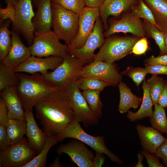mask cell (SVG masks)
Masks as SVG:
<instances>
[{
  "mask_svg": "<svg viewBox=\"0 0 167 167\" xmlns=\"http://www.w3.org/2000/svg\"><path fill=\"white\" fill-rule=\"evenodd\" d=\"M37 118L48 136L56 135L75 119L67 94L57 88L34 106Z\"/></svg>",
  "mask_w": 167,
  "mask_h": 167,
  "instance_id": "6da1fadb",
  "label": "cell"
},
{
  "mask_svg": "<svg viewBox=\"0 0 167 167\" xmlns=\"http://www.w3.org/2000/svg\"><path fill=\"white\" fill-rule=\"evenodd\" d=\"M16 74L19 79L17 91L25 111H32L36 104L58 88L40 73Z\"/></svg>",
  "mask_w": 167,
  "mask_h": 167,
  "instance_id": "7a4b0ae2",
  "label": "cell"
},
{
  "mask_svg": "<svg viewBox=\"0 0 167 167\" xmlns=\"http://www.w3.org/2000/svg\"><path fill=\"white\" fill-rule=\"evenodd\" d=\"M79 123L75 119L60 131L56 135L58 142L67 138L79 140L90 147L96 152L106 155L112 161L119 164L122 163V161L107 147L103 136H94L89 135L83 129Z\"/></svg>",
  "mask_w": 167,
  "mask_h": 167,
  "instance_id": "3957f363",
  "label": "cell"
},
{
  "mask_svg": "<svg viewBox=\"0 0 167 167\" xmlns=\"http://www.w3.org/2000/svg\"><path fill=\"white\" fill-rule=\"evenodd\" d=\"M53 31L66 45H69L77 33L79 15L60 5L51 2Z\"/></svg>",
  "mask_w": 167,
  "mask_h": 167,
  "instance_id": "277c9868",
  "label": "cell"
},
{
  "mask_svg": "<svg viewBox=\"0 0 167 167\" xmlns=\"http://www.w3.org/2000/svg\"><path fill=\"white\" fill-rule=\"evenodd\" d=\"M63 58L62 62L56 69L43 75L56 87L62 89H64L68 85L76 81L79 71L89 62L68 53Z\"/></svg>",
  "mask_w": 167,
  "mask_h": 167,
  "instance_id": "5b68a950",
  "label": "cell"
},
{
  "mask_svg": "<svg viewBox=\"0 0 167 167\" xmlns=\"http://www.w3.org/2000/svg\"><path fill=\"white\" fill-rule=\"evenodd\" d=\"M140 38L136 36L107 37L99 52L94 54L93 59L113 64L130 53Z\"/></svg>",
  "mask_w": 167,
  "mask_h": 167,
  "instance_id": "8992f818",
  "label": "cell"
},
{
  "mask_svg": "<svg viewBox=\"0 0 167 167\" xmlns=\"http://www.w3.org/2000/svg\"><path fill=\"white\" fill-rule=\"evenodd\" d=\"M64 89L69 97L75 120L82 122L85 127L97 124L102 114L95 113L90 109L77 86L76 81L68 85Z\"/></svg>",
  "mask_w": 167,
  "mask_h": 167,
  "instance_id": "52a82bcc",
  "label": "cell"
},
{
  "mask_svg": "<svg viewBox=\"0 0 167 167\" xmlns=\"http://www.w3.org/2000/svg\"><path fill=\"white\" fill-rule=\"evenodd\" d=\"M59 40L51 30L35 36L32 43L29 47L31 55L39 57H64L68 54V46L61 43Z\"/></svg>",
  "mask_w": 167,
  "mask_h": 167,
  "instance_id": "ba28073f",
  "label": "cell"
},
{
  "mask_svg": "<svg viewBox=\"0 0 167 167\" xmlns=\"http://www.w3.org/2000/svg\"><path fill=\"white\" fill-rule=\"evenodd\" d=\"M30 146L28 139L24 137L7 149L0 150V167H24L37 155Z\"/></svg>",
  "mask_w": 167,
  "mask_h": 167,
  "instance_id": "9c48e42d",
  "label": "cell"
},
{
  "mask_svg": "<svg viewBox=\"0 0 167 167\" xmlns=\"http://www.w3.org/2000/svg\"><path fill=\"white\" fill-rule=\"evenodd\" d=\"M15 16L12 22L13 31L23 35L29 45L35 38L32 19L35 13L32 0H19L14 6Z\"/></svg>",
  "mask_w": 167,
  "mask_h": 167,
  "instance_id": "30bf717a",
  "label": "cell"
},
{
  "mask_svg": "<svg viewBox=\"0 0 167 167\" xmlns=\"http://www.w3.org/2000/svg\"><path fill=\"white\" fill-rule=\"evenodd\" d=\"M85 78L108 82L115 86L122 81V76L113 63L94 60L90 64L85 65L79 72L78 79Z\"/></svg>",
  "mask_w": 167,
  "mask_h": 167,
  "instance_id": "8fae6325",
  "label": "cell"
},
{
  "mask_svg": "<svg viewBox=\"0 0 167 167\" xmlns=\"http://www.w3.org/2000/svg\"><path fill=\"white\" fill-rule=\"evenodd\" d=\"M99 16V8L87 6L85 7L79 15V28L77 35L72 41L67 45V50L79 49L84 45L93 31L96 20Z\"/></svg>",
  "mask_w": 167,
  "mask_h": 167,
  "instance_id": "7c38bea8",
  "label": "cell"
},
{
  "mask_svg": "<svg viewBox=\"0 0 167 167\" xmlns=\"http://www.w3.org/2000/svg\"><path fill=\"white\" fill-rule=\"evenodd\" d=\"M103 31L102 22L99 16L96 20L93 31L84 45L79 49L67 50L68 53L88 61L93 59L95 50L101 47L105 40Z\"/></svg>",
  "mask_w": 167,
  "mask_h": 167,
  "instance_id": "4fadbf2b",
  "label": "cell"
},
{
  "mask_svg": "<svg viewBox=\"0 0 167 167\" xmlns=\"http://www.w3.org/2000/svg\"><path fill=\"white\" fill-rule=\"evenodd\" d=\"M76 140L61 144L57 148V153L60 155L66 154L71 161L79 167H92L94 154L84 143Z\"/></svg>",
  "mask_w": 167,
  "mask_h": 167,
  "instance_id": "5bb4252c",
  "label": "cell"
},
{
  "mask_svg": "<svg viewBox=\"0 0 167 167\" xmlns=\"http://www.w3.org/2000/svg\"><path fill=\"white\" fill-rule=\"evenodd\" d=\"M119 32L131 33L139 38L146 35L143 22L131 13L125 15L120 19L113 20L109 24V28L103 34L105 37H107Z\"/></svg>",
  "mask_w": 167,
  "mask_h": 167,
  "instance_id": "9a60e30c",
  "label": "cell"
},
{
  "mask_svg": "<svg viewBox=\"0 0 167 167\" xmlns=\"http://www.w3.org/2000/svg\"><path fill=\"white\" fill-rule=\"evenodd\" d=\"M63 58L51 56L42 58L31 55L14 71L15 73L25 72L33 74L40 73L45 75L51 70L54 71L62 62Z\"/></svg>",
  "mask_w": 167,
  "mask_h": 167,
  "instance_id": "2e32d148",
  "label": "cell"
},
{
  "mask_svg": "<svg viewBox=\"0 0 167 167\" xmlns=\"http://www.w3.org/2000/svg\"><path fill=\"white\" fill-rule=\"evenodd\" d=\"M12 45L7 55L1 62L6 67L14 71L31 55L29 47L23 43L19 34L11 31Z\"/></svg>",
  "mask_w": 167,
  "mask_h": 167,
  "instance_id": "e0dca14e",
  "label": "cell"
},
{
  "mask_svg": "<svg viewBox=\"0 0 167 167\" xmlns=\"http://www.w3.org/2000/svg\"><path fill=\"white\" fill-rule=\"evenodd\" d=\"M51 0H41L32 19L35 36L51 30L52 25Z\"/></svg>",
  "mask_w": 167,
  "mask_h": 167,
  "instance_id": "ac0fdd59",
  "label": "cell"
},
{
  "mask_svg": "<svg viewBox=\"0 0 167 167\" xmlns=\"http://www.w3.org/2000/svg\"><path fill=\"white\" fill-rule=\"evenodd\" d=\"M143 150L154 154L166 138L153 127L138 125L136 127Z\"/></svg>",
  "mask_w": 167,
  "mask_h": 167,
  "instance_id": "d6986e66",
  "label": "cell"
},
{
  "mask_svg": "<svg viewBox=\"0 0 167 167\" xmlns=\"http://www.w3.org/2000/svg\"><path fill=\"white\" fill-rule=\"evenodd\" d=\"M26 121V135L31 147L37 153L44 147L47 136L38 126L34 117L32 111H25Z\"/></svg>",
  "mask_w": 167,
  "mask_h": 167,
  "instance_id": "ffe728a7",
  "label": "cell"
},
{
  "mask_svg": "<svg viewBox=\"0 0 167 167\" xmlns=\"http://www.w3.org/2000/svg\"><path fill=\"white\" fill-rule=\"evenodd\" d=\"M0 94L7 107L8 118L26 120L25 111L16 87L6 88L0 92Z\"/></svg>",
  "mask_w": 167,
  "mask_h": 167,
  "instance_id": "44dd1931",
  "label": "cell"
},
{
  "mask_svg": "<svg viewBox=\"0 0 167 167\" xmlns=\"http://www.w3.org/2000/svg\"><path fill=\"white\" fill-rule=\"evenodd\" d=\"M135 2V0H105L99 9L100 16L105 30L109 28L107 20L110 15L119 16Z\"/></svg>",
  "mask_w": 167,
  "mask_h": 167,
  "instance_id": "7402d4cb",
  "label": "cell"
},
{
  "mask_svg": "<svg viewBox=\"0 0 167 167\" xmlns=\"http://www.w3.org/2000/svg\"><path fill=\"white\" fill-rule=\"evenodd\" d=\"M153 15L156 27L167 33V0H143Z\"/></svg>",
  "mask_w": 167,
  "mask_h": 167,
  "instance_id": "603a6c76",
  "label": "cell"
},
{
  "mask_svg": "<svg viewBox=\"0 0 167 167\" xmlns=\"http://www.w3.org/2000/svg\"><path fill=\"white\" fill-rule=\"evenodd\" d=\"M142 88L143 96L141 106L136 112L128 111L127 117L131 122L141 120L147 117H150L153 115V105L150 94L149 88L145 79L143 81Z\"/></svg>",
  "mask_w": 167,
  "mask_h": 167,
  "instance_id": "cb8c5ba5",
  "label": "cell"
},
{
  "mask_svg": "<svg viewBox=\"0 0 167 167\" xmlns=\"http://www.w3.org/2000/svg\"><path fill=\"white\" fill-rule=\"evenodd\" d=\"M118 85L120 93L118 112L122 114L127 112L131 108L137 109L142 102V98L134 95L123 82L121 81Z\"/></svg>",
  "mask_w": 167,
  "mask_h": 167,
  "instance_id": "d4e9b609",
  "label": "cell"
},
{
  "mask_svg": "<svg viewBox=\"0 0 167 167\" xmlns=\"http://www.w3.org/2000/svg\"><path fill=\"white\" fill-rule=\"evenodd\" d=\"M26 120L8 119L5 126L11 145L18 142L24 137L26 134Z\"/></svg>",
  "mask_w": 167,
  "mask_h": 167,
  "instance_id": "484cf974",
  "label": "cell"
},
{
  "mask_svg": "<svg viewBox=\"0 0 167 167\" xmlns=\"http://www.w3.org/2000/svg\"><path fill=\"white\" fill-rule=\"evenodd\" d=\"M58 142L56 135L47 137L46 142L41 151L30 161L24 167H45L46 166L47 157L51 148Z\"/></svg>",
  "mask_w": 167,
  "mask_h": 167,
  "instance_id": "4316f807",
  "label": "cell"
},
{
  "mask_svg": "<svg viewBox=\"0 0 167 167\" xmlns=\"http://www.w3.org/2000/svg\"><path fill=\"white\" fill-rule=\"evenodd\" d=\"M143 25L146 34L154 39L160 50L159 55L167 54L164 33L150 22L143 19Z\"/></svg>",
  "mask_w": 167,
  "mask_h": 167,
  "instance_id": "83f0119b",
  "label": "cell"
},
{
  "mask_svg": "<svg viewBox=\"0 0 167 167\" xmlns=\"http://www.w3.org/2000/svg\"><path fill=\"white\" fill-rule=\"evenodd\" d=\"M152 116L149 118L152 127L167 135V118L164 108L158 104L154 105Z\"/></svg>",
  "mask_w": 167,
  "mask_h": 167,
  "instance_id": "f1b7e54d",
  "label": "cell"
},
{
  "mask_svg": "<svg viewBox=\"0 0 167 167\" xmlns=\"http://www.w3.org/2000/svg\"><path fill=\"white\" fill-rule=\"evenodd\" d=\"M19 79L16 73L5 66L1 63L0 64V92L4 89L17 86Z\"/></svg>",
  "mask_w": 167,
  "mask_h": 167,
  "instance_id": "f546056e",
  "label": "cell"
},
{
  "mask_svg": "<svg viewBox=\"0 0 167 167\" xmlns=\"http://www.w3.org/2000/svg\"><path fill=\"white\" fill-rule=\"evenodd\" d=\"M166 81L162 77L153 75L148 78L147 82L149 92L153 105L157 104L158 101Z\"/></svg>",
  "mask_w": 167,
  "mask_h": 167,
  "instance_id": "4dcf8cb0",
  "label": "cell"
},
{
  "mask_svg": "<svg viewBox=\"0 0 167 167\" xmlns=\"http://www.w3.org/2000/svg\"><path fill=\"white\" fill-rule=\"evenodd\" d=\"M78 87L80 89L84 90H99L102 91L108 86H112L109 82L94 78H81L76 80Z\"/></svg>",
  "mask_w": 167,
  "mask_h": 167,
  "instance_id": "1f68e13d",
  "label": "cell"
},
{
  "mask_svg": "<svg viewBox=\"0 0 167 167\" xmlns=\"http://www.w3.org/2000/svg\"><path fill=\"white\" fill-rule=\"evenodd\" d=\"M101 92L99 90H84L82 92L90 109L98 114H102L103 107L100 98Z\"/></svg>",
  "mask_w": 167,
  "mask_h": 167,
  "instance_id": "d6a6232c",
  "label": "cell"
},
{
  "mask_svg": "<svg viewBox=\"0 0 167 167\" xmlns=\"http://www.w3.org/2000/svg\"><path fill=\"white\" fill-rule=\"evenodd\" d=\"M11 31L7 26L0 28V61L1 62L8 53L12 46Z\"/></svg>",
  "mask_w": 167,
  "mask_h": 167,
  "instance_id": "836d02e7",
  "label": "cell"
},
{
  "mask_svg": "<svg viewBox=\"0 0 167 167\" xmlns=\"http://www.w3.org/2000/svg\"><path fill=\"white\" fill-rule=\"evenodd\" d=\"M131 10V13L134 16L140 19L142 18L156 26L152 12L143 0H139L138 6H132Z\"/></svg>",
  "mask_w": 167,
  "mask_h": 167,
  "instance_id": "e575fe53",
  "label": "cell"
},
{
  "mask_svg": "<svg viewBox=\"0 0 167 167\" xmlns=\"http://www.w3.org/2000/svg\"><path fill=\"white\" fill-rule=\"evenodd\" d=\"M122 75L127 76L132 79L135 85L139 87L140 84L145 79L148 74L146 68L127 67L120 73Z\"/></svg>",
  "mask_w": 167,
  "mask_h": 167,
  "instance_id": "d590c367",
  "label": "cell"
},
{
  "mask_svg": "<svg viewBox=\"0 0 167 167\" xmlns=\"http://www.w3.org/2000/svg\"><path fill=\"white\" fill-rule=\"evenodd\" d=\"M51 2L79 15L86 6L84 0H51Z\"/></svg>",
  "mask_w": 167,
  "mask_h": 167,
  "instance_id": "8d00e7d4",
  "label": "cell"
},
{
  "mask_svg": "<svg viewBox=\"0 0 167 167\" xmlns=\"http://www.w3.org/2000/svg\"><path fill=\"white\" fill-rule=\"evenodd\" d=\"M149 49L148 43L145 37L140 38L136 43L130 53L139 55L145 54Z\"/></svg>",
  "mask_w": 167,
  "mask_h": 167,
  "instance_id": "74e56055",
  "label": "cell"
},
{
  "mask_svg": "<svg viewBox=\"0 0 167 167\" xmlns=\"http://www.w3.org/2000/svg\"><path fill=\"white\" fill-rule=\"evenodd\" d=\"M15 9L14 6L10 3H7L6 7L0 8V21L2 22L7 19H10L12 23L14 22L15 16Z\"/></svg>",
  "mask_w": 167,
  "mask_h": 167,
  "instance_id": "f35d334b",
  "label": "cell"
},
{
  "mask_svg": "<svg viewBox=\"0 0 167 167\" xmlns=\"http://www.w3.org/2000/svg\"><path fill=\"white\" fill-rule=\"evenodd\" d=\"M11 145L6 126L0 124V149L4 150Z\"/></svg>",
  "mask_w": 167,
  "mask_h": 167,
  "instance_id": "ab89813d",
  "label": "cell"
},
{
  "mask_svg": "<svg viewBox=\"0 0 167 167\" xmlns=\"http://www.w3.org/2000/svg\"><path fill=\"white\" fill-rule=\"evenodd\" d=\"M140 152L145 157L149 167H164L160 162L158 158L155 156L153 154L143 150Z\"/></svg>",
  "mask_w": 167,
  "mask_h": 167,
  "instance_id": "60d3db41",
  "label": "cell"
},
{
  "mask_svg": "<svg viewBox=\"0 0 167 167\" xmlns=\"http://www.w3.org/2000/svg\"><path fill=\"white\" fill-rule=\"evenodd\" d=\"M146 66L156 64L167 66V54L159 55L155 57L152 55L144 61Z\"/></svg>",
  "mask_w": 167,
  "mask_h": 167,
  "instance_id": "b9f144b4",
  "label": "cell"
},
{
  "mask_svg": "<svg viewBox=\"0 0 167 167\" xmlns=\"http://www.w3.org/2000/svg\"><path fill=\"white\" fill-rule=\"evenodd\" d=\"M148 74L152 75L160 74L167 75V66L156 64L146 66Z\"/></svg>",
  "mask_w": 167,
  "mask_h": 167,
  "instance_id": "7bdbcfd3",
  "label": "cell"
},
{
  "mask_svg": "<svg viewBox=\"0 0 167 167\" xmlns=\"http://www.w3.org/2000/svg\"><path fill=\"white\" fill-rule=\"evenodd\" d=\"M155 155L161 158L165 166L167 167V138L158 148Z\"/></svg>",
  "mask_w": 167,
  "mask_h": 167,
  "instance_id": "ee69618b",
  "label": "cell"
},
{
  "mask_svg": "<svg viewBox=\"0 0 167 167\" xmlns=\"http://www.w3.org/2000/svg\"><path fill=\"white\" fill-rule=\"evenodd\" d=\"M8 109L4 100L0 98V124L6 125L8 120Z\"/></svg>",
  "mask_w": 167,
  "mask_h": 167,
  "instance_id": "f6af8a7d",
  "label": "cell"
},
{
  "mask_svg": "<svg viewBox=\"0 0 167 167\" xmlns=\"http://www.w3.org/2000/svg\"><path fill=\"white\" fill-rule=\"evenodd\" d=\"M103 153L96 152L94 156L93 162L92 167H101L104 164L105 158Z\"/></svg>",
  "mask_w": 167,
  "mask_h": 167,
  "instance_id": "bcb514c9",
  "label": "cell"
},
{
  "mask_svg": "<svg viewBox=\"0 0 167 167\" xmlns=\"http://www.w3.org/2000/svg\"><path fill=\"white\" fill-rule=\"evenodd\" d=\"M158 104L164 108L167 107V82L160 96Z\"/></svg>",
  "mask_w": 167,
  "mask_h": 167,
  "instance_id": "7dc6e473",
  "label": "cell"
},
{
  "mask_svg": "<svg viewBox=\"0 0 167 167\" xmlns=\"http://www.w3.org/2000/svg\"><path fill=\"white\" fill-rule=\"evenodd\" d=\"M105 0H84L86 6L100 8Z\"/></svg>",
  "mask_w": 167,
  "mask_h": 167,
  "instance_id": "c3c4849f",
  "label": "cell"
},
{
  "mask_svg": "<svg viewBox=\"0 0 167 167\" xmlns=\"http://www.w3.org/2000/svg\"><path fill=\"white\" fill-rule=\"evenodd\" d=\"M143 155L140 152H139L137 156L138 160V162L137 164L134 167H144L143 165L142 164V161L143 158Z\"/></svg>",
  "mask_w": 167,
  "mask_h": 167,
  "instance_id": "681fc988",
  "label": "cell"
},
{
  "mask_svg": "<svg viewBox=\"0 0 167 167\" xmlns=\"http://www.w3.org/2000/svg\"><path fill=\"white\" fill-rule=\"evenodd\" d=\"M62 166V165L59 161V157L58 156L56 158L52 163L49 165V166L50 167H59Z\"/></svg>",
  "mask_w": 167,
  "mask_h": 167,
  "instance_id": "f907efd6",
  "label": "cell"
},
{
  "mask_svg": "<svg viewBox=\"0 0 167 167\" xmlns=\"http://www.w3.org/2000/svg\"><path fill=\"white\" fill-rule=\"evenodd\" d=\"M7 3H10L14 6L19 1V0H5Z\"/></svg>",
  "mask_w": 167,
  "mask_h": 167,
  "instance_id": "816d5d0a",
  "label": "cell"
},
{
  "mask_svg": "<svg viewBox=\"0 0 167 167\" xmlns=\"http://www.w3.org/2000/svg\"><path fill=\"white\" fill-rule=\"evenodd\" d=\"M41 0H32V4L36 7H37L38 4Z\"/></svg>",
  "mask_w": 167,
  "mask_h": 167,
  "instance_id": "f5cc1de1",
  "label": "cell"
},
{
  "mask_svg": "<svg viewBox=\"0 0 167 167\" xmlns=\"http://www.w3.org/2000/svg\"><path fill=\"white\" fill-rule=\"evenodd\" d=\"M164 37L166 49L167 53V33H164Z\"/></svg>",
  "mask_w": 167,
  "mask_h": 167,
  "instance_id": "db71d44e",
  "label": "cell"
}]
</instances>
